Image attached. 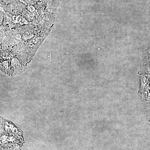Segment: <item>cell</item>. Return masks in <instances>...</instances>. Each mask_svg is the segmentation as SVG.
Returning <instances> with one entry per match:
<instances>
[]
</instances>
